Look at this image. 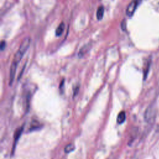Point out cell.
<instances>
[{"label": "cell", "mask_w": 159, "mask_h": 159, "mask_svg": "<svg viewBox=\"0 0 159 159\" xmlns=\"http://www.w3.org/2000/svg\"><path fill=\"white\" fill-rule=\"evenodd\" d=\"M30 44V39L29 37H26L23 40L21 44L20 45L17 52L14 55L13 60L12 61V65L16 66H18L19 63L21 61L24 54L28 50Z\"/></svg>", "instance_id": "obj_1"}, {"label": "cell", "mask_w": 159, "mask_h": 159, "mask_svg": "<svg viewBox=\"0 0 159 159\" xmlns=\"http://www.w3.org/2000/svg\"><path fill=\"white\" fill-rule=\"evenodd\" d=\"M140 2V0H132L129 4L126 9V14L129 17H131L133 16Z\"/></svg>", "instance_id": "obj_2"}, {"label": "cell", "mask_w": 159, "mask_h": 159, "mask_svg": "<svg viewBox=\"0 0 159 159\" xmlns=\"http://www.w3.org/2000/svg\"><path fill=\"white\" fill-rule=\"evenodd\" d=\"M91 47V45L89 43H88L86 44L85 45H84L83 47H82V48L78 52V57L83 58L88 52V51L90 50Z\"/></svg>", "instance_id": "obj_3"}, {"label": "cell", "mask_w": 159, "mask_h": 159, "mask_svg": "<svg viewBox=\"0 0 159 159\" xmlns=\"http://www.w3.org/2000/svg\"><path fill=\"white\" fill-rule=\"evenodd\" d=\"M154 116V113L153 112V109L152 107H149L147 109L145 115V118L146 120L148 122H150L153 119Z\"/></svg>", "instance_id": "obj_4"}, {"label": "cell", "mask_w": 159, "mask_h": 159, "mask_svg": "<svg viewBox=\"0 0 159 159\" xmlns=\"http://www.w3.org/2000/svg\"><path fill=\"white\" fill-rule=\"evenodd\" d=\"M64 29H65V24L63 22H61L58 25V26L56 29V30H55L56 36L57 37L60 36L63 34Z\"/></svg>", "instance_id": "obj_5"}, {"label": "cell", "mask_w": 159, "mask_h": 159, "mask_svg": "<svg viewBox=\"0 0 159 159\" xmlns=\"http://www.w3.org/2000/svg\"><path fill=\"white\" fill-rule=\"evenodd\" d=\"M125 120V112L124 111H121L119 113L117 117V122L119 124H122Z\"/></svg>", "instance_id": "obj_6"}, {"label": "cell", "mask_w": 159, "mask_h": 159, "mask_svg": "<svg viewBox=\"0 0 159 159\" xmlns=\"http://www.w3.org/2000/svg\"><path fill=\"white\" fill-rule=\"evenodd\" d=\"M104 12V8L102 6H101L98 7L97 12H96V17L98 20H101L103 17Z\"/></svg>", "instance_id": "obj_7"}, {"label": "cell", "mask_w": 159, "mask_h": 159, "mask_svg": "<svg viewBox=\"0 0 159 159\" xmlns=\"http://www.w3.org/2000/svg\"><path fill=\"white\" fill-rule=\"evenodd\" d=\"M75 147L73 143H68L64 148V151L65 153H68L73 152L75 150Z\"/></svg>", "instance_id": "obj_8"}, {"label": "cell", "mask_w": 159, "mask_h": 159, "mask_svg": "<svg viewBox=\"0 0 159 159\" xmlns=\"http://www.w3.org/2000/svg\"><path fill=\"white\" fill-rule=\"evenodd\" d=\"M23 131V127H20L19 129H18L16 132H15V137H14V140H15V142H16L18 140V139L20 137L22 132Z\"/></svg>", "instance_id": "obj_9"}, {"label": "cell", "mask_w": 159, "mask_h": 159, "mask_svg": "<svg viewBox=\"0 0 159 159\" xmlns=\"http://www.w3.org/2000/svg\"><path fill=\"white\" fill-rule=\"evenodd\" d=\"M6 42H4V41H2V42H1L0 48H1V51H3V50H4V48H6Z\"/></svg>", "instance_id": "obj_10"}, {"label": "cell", "mask_w": 159, "mask_h": 159, "mask_svg": "<svg viewBox=\"0 0 159 159\" xmlns=\"http://www.w3.org/2000/svg\"><path fill=\"white\" fill-rule=\"evenodd\" d=\"M78 91H79V86H78L75 88V90H74V92H73V96H75L77 94Z\"/></svg>", "instance_id": "obj_11"}, {"label": "cell", "mask_w": 159, "mask_h": 159, "mask_svg": "<svg viewBox=\"0 0 159 159\" xmlns=\"http://www.w3.org/2000/svg\"><path fill=\"white\" fill-rule=\"evenodd\" d=\"M121 27H122V30H125V20H123V21L122 22Z\"/></svg>", "instance_id": "obj_12"}]
</instances>
